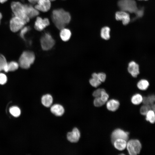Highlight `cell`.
Wrapping results in <instances>:
<instances>
[{"label": "cell", "instance_id": "cell-40", "mask_svg": "<svg viewBox=\"0 0 155 155\" xmlns=\"http://www.w3.org/2000/svg\"></svg>", "mask_w": 155, "mask_h": 155}, {"label": "cell", "instance_id": "cell-20", "mask_svg": "<svg viewBox=\"0 0 155 155\" xmlns=\"http://www.w3.org/2000/svg\"><path fill=\"white\" fill-rule=\"evenodd\" d=\"M71 34L70 30L65 28L61 30L60 36L63 41L66 42L69 40L71 37Z\"/></svg>", "mask_w": 155, "mask_h": 155}, {"label": "cell", "instance_id": "cell-2", "mask_svg": "<svg viewBox=\"0 0 155 155\" xmlns=\"http://www.w3.org/2000/svg\"><path fill=\"white\" fill-rule=\"evenodd\" d=\"M118 5L121 11L135 13L137 17H142L143 15V11L138 10L134 0H120L118 2Z\"/></svg>", "mask_w": 155, "mask_h": 155}, {"label": "cell", "instance_id": "cell-22", "mask_svg": "<svg viewBox=\"0 0 155 155\" xmlns=\"http://www.w3.org/2000/svg\"><path fill=\"white\" fill-rule=\"evenodd\" d=\"M149 85V82L145 79L140 80L137 84V86L138 88L142 90H146L148 88Z\"/></svg>", "mask_w": 155, "mask_h": 155}, {"label": "cell", "instance_id": "cell-6", "mask_svg": "<svg viewBox=\"0 0 155 155\" xmlns=\"http://www.w3.org/2000/svg\"><path fill=\"white\" fill-rule=\"evenodd\" d=\"M126 148L129 154L136 155L140 153L142 145L138 140H131L127 142Z\"/></svg>", "mask_w": 155, "mask_h": 155}, {"label": "cell", "instance_id": "cell-17", "mask_svg": "<svg viewBox=\"0 0 155 155\" xmlns=\"http://www.w3.org/2000/svg\"><path fill=\"white\" fill-rule=\"evenodd\" d=\"M120 103L118 101L114 99L110 100L106 104L107 109L109 111H115L118 108Z\"/></svg>", "mask_w": 155, "mask_h": 155}, {"label": "cell", "instance_id": "cell-27", "mask_svg": "<svg viewBox=\"0 0 155 155\" xmlns=\"http://www.w3.org/2000/svg\"><path fill=\"white\" fill-rule=\"evenodd\" d=\"M151 105H144L142 106L140 111L141 114L143 115H146L148 112L152 109Z\"/></svg>", "mask_w": 155, "mask_h": 155}, {"label": "cell", "instance_id": "cell-29", "mask_svg": "<svg viewBox=\"0 0 155 155\" xmlns=\"http://www.w3.org/2000/svg\"><path fill=\"white\" fill-rule=\"evenodd\" d=\"M100 97L101 100L105 103L107 101L109 98V95L104 89L102 91Z\"/></svg>", "mask_w": 155, "mask_h": 155}, {"label": "cell", "instance_id": "cell-14", "mask_svg": "<svg viewBox=\"0 0 155 155\" xmlns=\"http://www.w3.org/2000/svg\"><path fill=\"white\" fill-rule=\"evenodd\" d=\"M26 13L29 18H32L39 14L38 10L30 5H24Z\"/></svg>", "mask_w": 155, "mask_h": 155}, {"label": "cell", "instance_id": "cell-31", "mask_svg": "<svg viewBox=\"0 0 155 155\" xmlns=\"http://www.w3.org/2000/svg\"><path fill=\"white\" fill-rule=\"evenodd\" d=\"M7 62L5 57L2 55H0V72L3 70Z\"/></svg>", "mask_w": 155, "mask_h": 155}, {"label": "cell", "instance_id": "cell-3", "mask_svg": "<svg viewBox=\"0 0 155 155\" xmlns=\"http://www.w3.org/2000/svg\"><path fill=\"white\" fill-rule=\"evenodd\" d=\"M35 55L32 52L29 51H24L21 55L18 63L22 68L27 69L30 68L35 60Z\"/></svg>", "mask_w": 155, "mask_h": 155}, {"label": "cell", "instance_id": "cell-39", "mask_svg": "<svg viewBox=\"0 0 155 155\" xmlns=\"http://www.w3.org/2000/svg\"><path fill=\"white\" fill-rule=\"evenodd\" d=\"M50 1H54L55 0H49Z\"/></svg>", "mask_w": 155, "mask_h": 155}, {"label": "cell", "instance_id": "cell-8", "mask_svg": "<svg viewBox=\"0 0 155 155\" xmlns=\"http://www.w3.org/2000/svg\"><path fill=\"white\" fill-rule=\"evenodd\" d=\"M129 133L122 129H117L115 130L112 133L111 135V142L113 143L116 139H122L127 141L129 138Z\"/></svg>", "mask_w": 155, "mask_h": 155}, {"label": "cell", "instance_id": "cell-7", "mask_svg": "<svg viewBox=\"0 0 155 155\" xmlns=\"http://www.w3.org/2000/svg\"><path fill=\"white\" fill-rule=\"evenodd\" d=\"M26 23L24 20L15 16L11 19L10 22V29L13 32H17L24 27Z\"/></svg>", "mask_w": 155, "mask_h": 155}, {"label": "cell", "instance_id": "cell-37", "mask_svg": "<svg viewBox=\"0 0 155 155\" xmlns=\"http://www.w3.org/2000/svg\"><path fill=\"white\" fill-rule=\"evenodd\" d=\"M7 1V0H0V3H3Z\"/></svg>", "mask_w": 155, "mask_h": 155}, {"label": "cell", "instance_id": "cell-28", "mask_svg": "<svg viewBox=\"0 0 155 155\" xmlns=\"http://www.w3.org/2000/svg\"><path fill=\"white\" fill-rule=\"evenodd\" d=\"M30 27L29 26H26L23 27L21 29L20 32V35L21 37L24 40H25V35L30 30Z\"/></svg>", "mask_w": 155, "mask_h": 155}, {"label": "cell", "instance_id": "cell-34", "mask_svg": "<svg viewBox=\"0 0 155 155\" xmlns=\"http://www.w3.org/2000/svg\"><path fill=\"white\" fill-rule=\"evenodd\" d=\"M103 89V88H98L95 90L92 93L93 96L95 98L100 97Z\"/></svg>", "mask_w": 155, "mask_h": 155}, {"label": "cell", "instance_id": "cell-10", "mask_svg": "<svg viewBox=\"0 0 155 155\" xmlns=\"http://www.w3.org/2000/svg\"><path fill=\"white\" fill-rule=\"evenodd\" d=\"M37 3L34 7L38 11L46 12L51 8V3L49 0H38Z\"/></svg>", "mask_w": 155, "mask_h": 155}, {"label": "cell", "instance_id": "cell-11", "mask_svg": "<svg viewBox=\"0 0 155 155\" xmlns=\"http://www.w3.org/2000/svg\"><path fill=\"white\" fill-rule=\"evenodd\" d=\"M80 137V131L76 127L74 128L71 131L68 132L67 135V140L71 143L77 142L79 140Z\"/></svg>", "mask_w": 155, "mask_h": 155}, {"label": "cell", "instance_id": "cell-5", "mask_svg": "<svg viewBox=\"0 0 155 155\" xmlns=\"http://www.w3.org/2000/svg\"><path fill=\"white\" fill-rule=\"evenodd\" d=\"M40 43L42 49L48 51L51 49L55 44V41L49 33H45L40 39Z\"/></svg>", "mask_w": 155, "mask_h": 155}, {"label": "cell", "instance_id": "cell-33", "mask_svg": "<svg viewBox=\"0 0 155 155\" xmlns=\"http://www.w3.org/2000/svg\"><path fill=\"white\" fill-rule=\"evenodd\" d=\"M97 76L98 78L101 82H104L106 78V74L103 72L97 73Z\"/></svg>", "mask_w": 155, "mask_h": 155}, {"label": "cell", "instance_id": "cell-13", "mask_svg": "<svg viewBox=\"0 0 155 155\" xmlns=\"http://www.w3.org/2000/svg\"><path fill=\"white\" fill-rule=\"evenodd\" d=\"M115 18L117 20H122L123 24L124 25L128 24L130 20L129 14L122 11L116 12Z\"/></svg>", "mask_w": 155, "mask_h": 155}, {"label": "cell", "instance_id": "cell-26", "mask_svg": "<svg viewBox=\"0 0 155 155\" xmlns=\"http://www.w3.org/2000/svg\"><path fill=\"white\" fill-rule=\"evenodd\" d=\"M10 114L14 117H17L20 115L21 111L20 109L17 106H13L9 109Z\"/></svg>", "mask_w": 155, "mask_h": 155}, {"label": "cell", "instance_id": "cell-35", "mask_svg": "<svg viewBox=\"0 0 155 155\" xmlns=\"http://www.w3.org/2000/svg\"><path fill=\"white\" fill-rule=\"evenodd\" d=\"M148 102L150 105L154 104L155 100V97L154 95H151L147 96Z\"/></svg>", "mask_w": 155, "mask_h": 155}, {"label": "cell", "instance_id": "cell-18", "mask_svg": "<svg viewBox=\"0 0 155 155\" xmlns=\"http://www.w3.org/2000/svg\"><path fill=\"white\" fill-rule=\"evenodd\" d=\"M53 98L49 94L43 95L42 97L41 101L42 104L45 107H49L51 106L53 102Z\"/></svg>", "mask_w": 155, "mask_h": 155}, {"label": "cell", "instance_id": "cell-4", "mask_svg": "<svg viewBox=\"0 0 155 155\" xmlns=\"http://www.w3.org/2000/svg\"><path fill=\"white\" fill-rule=\"evenodd\" d=\"M11 7L15 16L28 22L30 18L26 14L24 5L19 2H13L11 4Z\"/></svg>", "mask_w": 155, "mask_h": 155}, {"label": "cell", "instance_id": "cell-38", "mask_svg": "<svg viewBox=\"0 0 155 155\" xmlns=\"http://www.w3.org/2000/svg\"><path fill=\"white\" fill-rule=\"evenodd\" d=\"M2 18V15L1 14V13L0 12V21Z\"/></svg>", "mask_w": 155, "mask_h": 155}, {"label": "cell", "instance_id": "cell-30", "mask_svg": "<svg viewBox=\"0 0 155 155\" xmlns=\"http://www.w3.org/2000/svg\"><path fill=\"white\" fill-rule=\"evenodd\" d=\"M93 103L94 105L96 107L101 106L105 104L100 99V97L95 98Z\"/></svg>", "mask_w": 155, "mask_h": 155}, {"label": "cell", "instance_id": "cell-12", "mask_svg": "<svg viewBox=\"0 0 155 155\" xmlns=\"http://www.w3.org/2000/svg\"><path fill=\"white\" fill-rule=\"evenodd\" d=\"M127 70L129 73L134 78L136 77L140 73L139 65L133 61L129 63Z\"/></svg>", "mask_w": 155, "mask_h": 155}, {"label": "cell", "instance_id": "cell-1", "mask_svg": "<svg viewBox=\"0 0 155 155\" xmlns=\"http://www.w3.org/2000/svg\"><path fill=\"white\" fill-rule=\"evenodd\" d=\"M51 18L55 26L61 30L65 28L69 24L71 16L68 12L62 9H59L53 11Z\"/></svg>", "mask_w": 155, "mask_h": 155}, {"label": "cell", "instance_id": "cell-21", "mask_svg": "<svg viewBox=\"0 0 155 155\" xmlns=\"http://www.w3.org/2000/svg\"><path fill=\"white\" fill-rule=\"evenodd\" d=\"M92 76V78L89 81L90 84L93 87H97L101 84V82L98 78L97 73H93Z\"/></svg>", "mask_w": 155, "mask_h": 155}, {"label": "cell", "instance_id": "cell-16", "mask_svg": "<svg viewBox=\"0 0 155 155\" xmlns=\"http://www.w3.org/2000/svg\"><path fill=\"white\" fill-rule=\"evenodd\" d=\"M113 144L116 149L120 151H122L126 148L127 142L125 140L118 139L115 140Z\"/></svg>", "mask_w": 155, "mask_h": 155}, {"label": "cell", "instance_id": "cell-32", "mask_svg": "<svg viewBox=\"0 0 155 155\" xmlns=\"http://www.w3.org/2000/svg\"><path fill=\"white\" fill-rule=\"evenodd\" d=\"M7 80V78L6 75L4 73L0 72V84L3 85L5 84Z\"/></svg>", "mask_w": 155, "mask_h": 155}, {"label": "cell", "instance_id": "cell-25", "mask_svg": "<svg viewBox=\"0 0 155 155\" xmlns=\"http://www.w3.org/2000/svg\"><path fill=\"white\" fill-rule=\"evenodd\" d=\"M146 121H149L152 123L155 122V117L154 111L152 110H149L146 115Z\"/></svg>", "mask_w": 155, "mask_h": 155}, {"label": "cell", "instance_id": "cell-24", "mask_svg": "<svg viewBox=\"0 0 155 155\" xmlns=\"http://www.w3.org/2000/svg\"><path fill=\"white\" fill-rule=\"evenodd\" d=\"M143 97L140 94H136L131 97V101L132 103L135 105H138L142 102Z\"/></svg>", "mask_w": 155, "mask_h": 155}, {"label": "cell", "instance_id": "cell-15", "mask_svg": "<svg viewBox=\"0 0 155 155\" xmlns=\"http://www.w3.org/2000/svg\"><path fill=\"white\" fill-rule=\"evenodd\" d=\"M50 111L53 114L57 116L62 115L65 112L63 107L59 104H55L51 106Z\"/></svg>", "mask_w": 155, "mask_h": 155}, {"label": "cell", "instance_id": "cell-9", "mask_svg": "<svg viewBox=\"0 0 155 155\" xmlns=\"http://www.w3.org/2000/svg\"><path fill=\"white\" fill-rule=\"evenodd\" d=\"M50 24L49 20L47 18H42L40 17H37L35 22L34 27L38 31H42Z\"/></svg>", "mask_w": 155, "mask_h": 155}, {"label": "cell", "instance_id": "cell-19", "mask_svg": "<svg viewBox=\"0 0 155 155\" xmlns=\"http://www.w3.org/2000/svg\"><path fill=\"white\" fill-rule=\"evenodd\" d=\"M19 66V64L14 61L7 63L3 71L5 72L13 71L16 70Z\"/></svg>", "mask_w": 155, "mask_h": 155}, {"label": "cell", "instance_id": "cell-36", "mask_svg": "<svg viewBox=\"0 0 155 155\" xmlns=\"http://www.w3.org/2000/svg\"><path fill=\"white\" fill-rule=\"evenodd\" d=\"M38 0H28L32 4H35L37 3Z\"/></svg>", "mask_w": 155, "mask_h": 155}, {"label": "cell", "instance_id": "cell-23", "mask_svg": "<svg viewBox=\"0 0 155 155\" xmlns=\"http://www.w3.org/2000/svg\"><path fill=\"white\" fill-rule=\"evenodd\" d=\"M110 28L107 26L102 28L101 30V36L102 38L105 40L109 39L110 38L109 32Z\"/></svg>", "mask_w": 155, "mask_h": 155}]
</instances>
